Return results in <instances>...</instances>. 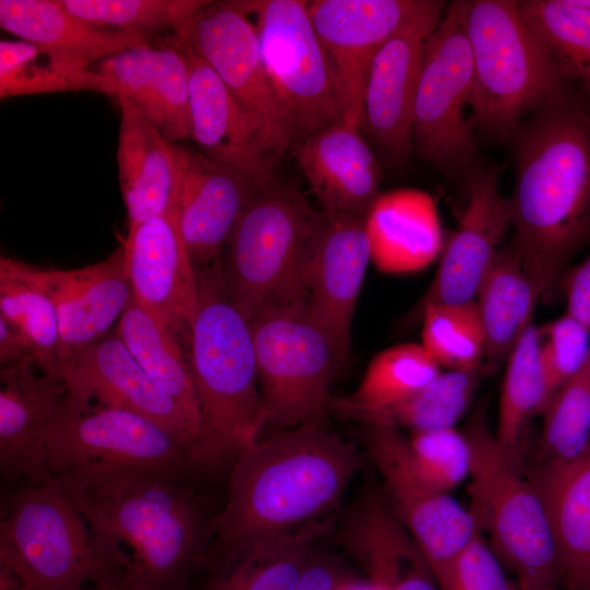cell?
<instances>
[{"label":"cell","instance_id":"obj_1","mask_svg":"<svg viewBox=\"0 0 590 590\" xmlns=\"http://www.w3.org/2000/svg\"><path fill=\"white\" fill-rule=\"evenodd\" d=\"M192 476L92 463L51 479L95 533L130 550L125 580L132 590H188L217 515Z\"/></svg>","mask_w":590,"mask_h":590},{"label":"cell","instance_id":"obj_2","mask_svg":"<svg viewBox=\"0 0 590 590\" xmlns=\"http://www.w3.org/2000/svg\"><path fill=\"white\" fill-rule=\"evenodd\" d=\"M511 142L510 243L544 294L590 238V113L567 92L524 120Z\"/></svg>","mask_w":590,"mask_h":590},{"label":"cell","instance_id":"obj_3","mask_svg":"<svg viewBox=\"0 0 590 590\" xmlns=\"http://www.w3.org/2000/svg\"><path fill=\"white\" fill-rule=\"evenodd\" d=\"M361 464L356 447L322 420L260 438L229 469L227 499L203 565L255 540L320 522Z\"/></svg>","mask_w":590,"mask_h":590},{"label":"cell","instance_id":"obj_4","mask_svg":"<svg viewBox=\"0 0 590 590\" xmlns=\"http://www.w3.org/2000/svg\"><path fill=\"white\" fill-rule=\"evenodd\" d=\"M219 259L197 269V304L184 342L201 413L194 463L212 474L231 469L266 425L250 323L227 295Z\"/></svg>","mask_w":590,"mask_h":590},{"label":"cell","instance_id":"obj_5","mask_svg":"<svg viewBox=\"0 0 590 590\" xmlns=\"http://www.w3.org/2000/svg\"><path fill=\"white\" fill-rule=\"evenodd\" d=\"M0 521V564L23 590H91L121 582L130 557L99 536L51 477L10 493Z\"/></svg>","mask_w":590,"mask_h":590},{"label":"cell","instance_id":"obj_6","mask_svg":"<svg viewBox=\"0 0 590 590\" xmlns=\"http://www.w3.org/2000/svg\"><path fill=\"white\" fill-rule=\"evenodd\" d=\"M462 7L476 134L511 142L523 118L567 93L568 81L523 20L519 1L462 0Z\"/></svg>","mask_w":590,"mask_h":590},{"label":"cell","instance_id":"obj_7","mask_svg":"<svg viewBox=\"0 0 590 590\" xmlns=\"http://www.w3.org/2000/svg\"><path fill=\"white\" fill-rule=\"evenodd\" d=\"M326 221L327 212L282 182L250 202L219 259L227 295L249 323L267 308L307 299L309 269Z\"/></svg>","mask_w":590,"mask_h":590},{"label":"cell","instance_id":"obj_8","mask_svg":"<svg viewBox=\"0 0 590 590\" xmlns=\"http://www.w3.org/2000/svg\"><path fill=\"white\" fill-rule=\"evenodd\" d=\"M464 435L471 448V512L486 529L493 551L518 578L521 588L555 587L557 548L546 509L533 482L517 470L514 452L504 448L479 405Z\"/></svg>","mask_w":590,"mask_h":590},{"label":"cell","instance_id":"obj_9","mask_svg":"<svg viewBox=\"0 0 590 590\" xmlns=\"http://www.w3.org/2000/svg\"><path fill=\"white\" fill-rule=\"evenodd\" d=\"M473 67L462 0L450 2L424 47L413 110V149L470 191L484 170L471 108Z\"/></svg>","mask_w":590,"mask_h":590},{"label":"cell","instance_id":"obj_10","mask_svg":"<svg viewBox=\"0 0 590 590\" xmlns=\"http://www.w3.org/2000/svg\"><path fill=\"white\" fill-rule=\"evenodd\" d=\"M250 329L264 427L283 430L322 420L332 378L344 362L307 299L262 310Z\"/></svg>","mask_w":590,"mask_h":590},{"label":"cell","instance_id":"obj_11","mask_svg":"<svg viewBox=\"0 0 590 590\" xmlns=\"http://www.w3.org/2000/svg\"><path fill=\"white\" fill-rule=\"evenodd\" d=\"M268 79L291 131L293 145L342 123L327 54L308 1L249 0Z\"/></svg>","mask_w":590,"mask_h":590},{"label":"cell","instance_id":"obj_12","mask_svg":"<svg viewBox=\"0 0 590 590\" xmlns=\"http://www.w3.org/2000/svg\"><path fill=\"white\" fill-rule=\"evenodd\" d=\"M92 463L199 473L190 446L157 423L68 392L45 435L47 476Z\"/></svg>","mask_w":590,"mask_h":590},{"label":"cell","instance_id":"obj_13","mask_svg":"<svg viewBox=\"0 0 590 590\" xmlns=\"http://www.w3.org/2000/svg\"><path fill=\"white\" fill-rule=\"evenodd\" d=\"M251 17L249 0L210 1L176 38L215 72L276 165L293 139L263 67Z\"/></svg>","mask_w":590,"mask_h":590},{"label":"cell","instance_id":"obj_14","mask_svg":"<svg viewBox=\"0 0 590 590\" xmlns=\"http://www.w3.org/2000/svg\"><path fill=\"white\" fill-rule=\"evenodd\" d=\"M369 456L385 495L408 529L440 590H447L453 564L479 530L471 510L427 483L415 470L398 428L369 426Z\"/></svg>","mask_w":590,"mask_h":590},{"label":"cell","instance_id":"obj_15","mask_svg":"<svg viewBox=\"0 0 590 590\" xmlns=\"http://www.w3.org/2000/svg\"><path fill=\"white\" fill-rule=\"evenodd\" d=\"M446 2L420 0L370 66L364 93L366 128L385 164L399 168L413 150V110L426 42Z\"/></svg>","mask_w":590,"mask_h":590},{"label":"cell","instance_id":"obj_16","mask_svg":"<svg viewBox=\"0 0 590 590\" xmlns=\"http://www.w3.org/2000/svg\"><path fill=\"white\" fill-rule=\"evenodd\" d=\"M420 0H314L308 12L327 54L342 122L364 128V93L370 66Z\"/></svg>","mask_w":590,"mask_h":590},{"label":"cell","instance_id":"obj_17","mask_svg":"<svg viewBox=\"0 0 590 590\" xmlns=\"http://www.w3.org/2000/svg\"><path fill=\"white\" fill-rule=\"evenodd\" d=\"M61 379L78 400L128 410L157 423L187 442L194 460L199 429L139 365L116 329L66 361Z\"/></svg>","mask_w":590,"mask_h":590},{"label":"cell","instance_id":"obj_18","mask_svg":"<svg viewBox=\"0 0 590 590\" xmlns=\"http://www.w3.org/2000/svg\"><path fill=\"white\" fill-rule=\"evenodd\" d=\"M121 246L134 299L184 344L197 304L198 281L176 210L128 226Z\"/></svg>","mask_w":590,"mask_h":590},{"label":"cell","instance_id":"obj_19","mask_svg":"<svg viewBox=\"0 0 590 590\" xmlns=\"http://www.w3.org/2000/svg\"><path fill=\"white\" fill-rule=\"evenodd\" d=\"M500 168L485 167L473 185L460 223L444 247L429 287L404 318L408 327L432 304H463L477 288L510 224L508 199L499 191Z\"/></svg>","mask_w":590,"mask_h":590},{"label":"cell","instance_id":"obj_20","mask_svg":"<svg viewBox=\"0 0 590 590\" xmlns=\"http://www.w3.org/2000/svg\"><path fill=\"white\" fill-rule=\"evenodd\" d=\"M176 212L196 267L214 263L250 202L262 191L241 172L179 145Z\"/></svg>","mask_w":590,"mask_h":590},{"label":"cell","instance_id":"obj_21","mask_svg":"<svg viewBox=\"0 0 590 590\" xmlns=\"http://www.w3.org/2000/svg\"><path fill=\"white\" fill-rule=\"evenodd\" d=\"M23 266L57 308L62 365L106 337L132 297L122 246L106 259L79 269L43 268L24 261Z\"/></svg>","mask_w":590,"mask_h":590},{"label":"cell","instance_id":"obj_22","mask_svg":"<svg viewBox=\"0 0 590 590\" xmlns=\"http://www.w3.org/2000/svg\"><path fill=\"white\" fill-rule=\"evenodd\" d=\"M164 138L176 143L191 139L190 68L174 39L113 54L93 67Z\"/></svg>","mask_w":590,"mask_h":590},{"label":"cell","instance_id":"obj_23","mask_svg":"<svg viewBox=\"0 0 590 590\" xmlns=\"http://www.w3.org/2000/svg\"><path fill=\"white\" fill-rule=\"evenodd\" d=\"M31 355L0 369V472L2 479L47 481L45 435L69 392L63 380L35 373Z\"/></svg>","mask_w":590,"mask_h":590},{"label":"cell","instance_id":"obj_24","mask_svg":"<svg viewBox=\"0 0 590 590\" xmlns=\"http://www.w3.org/2000/svg\"><path fill=\"white\" fill-rule=\"evenodd\" d=\"M189 62L191 139L209 160L233 167L255 180L262 191L281 181L247 114L215 72L186 44Z\"/></svg>","mask_w":590,"mask_h":590},{"label":"cell","instance_id":"obj_25","mask_svg":"<svg viewBox=\"0 0 590 590\" xmlns=\"http://www.w3.org/2000/svg\"><path fill=\"white\" fill-rule=\"evenodd\" d=\"M370 260L365 217L327 212L309 269L307 304L334 341L344 363L351 346L354 310Z\"/></svg>","mask_w":590,"mask_h":590},{"label":"cell","instance_id":"obj_26","mask_svg":"<svg viewBox=\"0 0 590 590\" xmlns=\"http://www.w3.org/2000/svg\"><path fill=\"white\" fill-rule=\"evenodd\" d=\"M295 153L322 211L367 216L380 194L382 169L359 131L334 125L296 145Z\"/></svg>","mask_w":590,"mask_h":590},{"label":"cell","instance_id":"obj_27","mask_svg":"<svg viewBox=\"0 0 590 590\" xmlns=\"http://www.w3.org/2000/svg\"><path fill=\"white\" fill-rule=\"evenodd\" d=\"M120 108L117 164L128 226L176 210L179 145L168 141L125 98Z\"/></svg>","mask_w":590,"mask_h":590},{"label":"cell","instance_id":"obj_28","mask_svg":"<svg viewBox=\"0 0 590 590\" xmlns=\"http://www.w3.org/2000/svg\"><path fill=\"white\" fill-rule=\"evenodd\" d=\"M554 535L559 579L568 590H590V447L568 463H545L531 480Z\"/></svg>","mask_w":590,"mask_h":590},{"label":"cell","instance_id":"obj_29","mask_svg":"<svg viewBox=\"0 0 590 590\" xmlns=\"http://www.w3.org/2000/svg\"><path fill=\"white\" fill-rule=\"evenodd\" d=\"M0 25L21 40L90 66L153 44L138 34L93 25L70 13L59 0H1Z\"/></svg>","mask_w":590,"mask_h":590},{"label":"cell","instance_id":"obj_30","mask_svg":"<svg viewBox=\"0 0 590 590\" xmlns=\"http://www.w3.org/2000/svg\"><path fill=\"white\" fill-rule=\"evenodd\" d=\"M371 261L386 273L422 270L441 250L434 205L413 190L380 193L365 217Z\"/></svg>","mask_w":590,"mask_h":590},{"label":"cell","instance_id":"obj_31","mask_svg":"<svg viewBox=\"0 0 590 590\" xmlns=\"http://www.w3.org/2000/svg\"><path fill=\"white\" fill-rule=\"evenodd\" d=\"M326 522L268 535L203 565V590H293Z\"/></svg>","mask_w":590,"mask_h":590},{"label":"cell","instance_id":"obj_32","mask_svg":"<svg viewBox=\"0 0 590 590\" xmlns=\"http://www.w3.org/2000/svg\"><path fill=\"white\" fill-rule=\"evenodd\" d=\"M542 295L516 247L510 241L499 247L475 295L485 334L487 368L508 358L532 323Z\"/></svg>","mask_w":590,"mask_h":590},{"label":"cell","instance_id":"obj_33","mask_svg":"<svg viewBox=\"0 0 590 590\" xmlns=\"http://www.w3.org/2000/svg\"><path fill=\"white\" fill-rule=\"evenodd\" d=\"M116 332L145 373L180 406L201 434V413L187 352L179 339L133 297Z\"/></svg>","mask_w":590,"mask_h":590},{"label":"cell","instance_id":"obj_34","mask_svg":"<svg viewBox=\"0 0 590 590\" xmlns=\"http://www.w3.org/2000/svg\"><path fill=\"white\" fill-rule=\"evenodd\" d=\"M441 367L421 344L402 343L376 354L351 394L330 398L328 408L339 416L363 423L392 408L430 382Z\"/></svg>","mask_w":590,"mask_h":590},{"label":"cell","instance_id":"obj_35","mask_svg":"<svg viewBox=\"0 0 590 590\" xmlns=\"http://www.w3.org/2000/svg\"><path fill=\"white\" fill-rule=\"evenodd\" d=\"M0 316L21 333L42 373L61 379L60 324L55 303L30 278L22 260L3 256L0 258Z\"/></svg>","mask_w":590,"mask_h":590},{"label":"cell","instance_id":"obj_36","mask_svg":"<svg viewBox=\"0 0 590 590\" xmlns=\"http://www.w3.org/2000/svg\"><path fill=\"white\" fill-rule=\"evenodd\" d=\"M92 91L115 98L111 82L93 69L24 40L0 42V97Z\"/></svg>","mask_w":590,"mask_h":590},{"label":"cell","instance_id":"obj_37","mask_svg":"<svg viewBox=\"0 0 590 590\" xmlns=\"http://www.w3.org/2000/svg\"><path fill=\"white\" fill-rule=\"evenodd\" d=\"M550 392L540 357V332L529 324L507 358L496 438L515 451L531 417L542 413Z\"/></svg>","mask_w":590,"mask_h":590},{"label":"cell","instance_id":"obj_38","mask_svg":"<svg viewBox=\"0 0 590 590\" xmlns=\"http://www.w3.org/2000/svg\"><path fill=\"white\" fill-rule=\"evenodd\" d=\"M519 9L565 79L590 91V10L576 0H523Z\"/></svg>","mask_w":590,"mask_h":590},{"label":"cell","instance_id":"obj_39","mask_svg":"<svg viewBox=\"0 0 590 590\" xmlns=\"http://www.w3.org/2000/svg\"><path fill=\"white\" fill-rule=\"evenodd\" d=\"M481 369L440 371L403 402L368 416V426L406 427L412 433L455 427L468 410Z\"/></svg>","mask_w":590,"mask_h":590},{"label":"cell","instance_id":"obj_40","mask_svg":"<svg viewBox=\"0 0 590 590\" xmlns=\"http://www.w3.org/2000/svg\"><path fill=\"white\" fill-rule=\"evenodd\" d=\"M73 15L99 27L138 34L158 42L169 32L182 34L210 1L204 0H59Z\"/></svg>","mask_w":590,"mask_h":590},{"label":"cell","instance_id":"obj_41","mask_svg":"<svg viewBox=\"0 0 590 590\" xmlns=\"http://www.w3.org/2000/svg\"><path fill=\"white\" fill-rule=\"evenodd\" d=\"M418 320L422 321L421 345L440 367L481 369L486 343L475 299L427 305Z\"/></svg>","mask_w":590,"mask_h":590},{"label":"cell","instance_id":"obj_42","mask_svg":"<svg viewBox=\"0 0 590 590\" xmlns=\"http://www.w3.org/2000/svg\"><path fill=\"white\" fill-rule=\"evenodd\" d=\"M546 463H568L590 447V354L585 365L548 400L543 412Z\"/></svg>","mask_w":590,"mask_h":590},{"label":"cell","instance_id":"obj_43","mask_svg":"<svg viewBox=\"0 0 590 590\" xmlns=\"http://www.w3.org/2000/svg\"><path fill=\"white\" fill-rule=\"evenodd\" d=\"M408 447L417 473L441 492L447 493L470 474V444L455 427L413 433Z\"/></svg>","mask_w":590,"mask_h":590},{"label":"cell","instance_id":"obj_44","mask_svg":"<svg viewBox=\"0 0 590 590\" xmlns=\"http://www.w3.org/2000/svg\"><path fill=\"white\" fill-rule=\"evenodd\" d=\"M540 357L550 398L586 363L590 331L567 312L539 328Z\"/></svg>","mask_w":590,"mask_h":590},{"label":"cell","instance_id":"obj_45","mask_svg":"<svg viewBox=\"0 0 590 590\" xmlns=\"http://www.w3.org/2000/svg\"><path fill=\"white\" fill-rule=\"evenodd\" d=\"M368 580L377 590H440L412 539L401 540L384 551L371 566Z\"/></svg>","mask_w":590,"mask_h":590},{"label":"cell","instance_id":"obj_46","mask_svg":"<svg viewBox=\"0 0 590 590\" xmlns=\"http://www.w3.org/2000/svg\"><path fill=\"white\" fill-rule=\"evenodd\" d=\"M503 566L477 531L458 555L447 590H520V586L506 576Z\"/></svg>","mask_w":590,"mask_h":590},{"label":"cell","instance_id":"obj_47","mask_svg":"<svg viewBox=\"0 0 590 590\" xmlns=\"http://www.w3.org/2000/svg\"><path fill=\"white\" fill-rule=\"evenodd\" d=\"M566 312L590 331V256L563 278Z\"/></svg>","mask_w":590,"mask_h":590},{"label":"cell","instance_id":"obj_48","mask_svg":"<svg viewBox=\"0 0 590 590\" xmlns=\"http://www.w3.org/2000/svg\"><path fill=\"white\" fill-rule=\"evenodd\" d=\"M346 578L335 559L312 551L293 590H339Z\"/></svg>","mask_w":590,"mask_h":590},{"label":"cell","instance_id":"obj_49","mask_svg":"<svg viewBox=\"0 0 590 590\" xmlns=\"http://www.w3.org/2000/svg\"><path fill=\"white\" fill-rule=\"evenodd\" d=\"M27 345L21 333L0 316V366H9L27 357Z\"/></svg>","mask_w":590,"mask_h":590},{"label":"cell","instance_id":"obj_50","mask_svg":"<svg viewBox=\"0 0 590 590\" xmlns=\"http://www.w3.org/2000/svg\"><path fill=\"white\" fill-rule=\"evenodd\" d=\"M339 590H377L368 580L358 581L351 578H346Z\"/></svg>","mask_w":590,"mask_h":590},{"label":"cell","instance_id":"obj_51","mask_svg":"<svg viewBox=\"0 0 590 590\" xmlns=\"http://www.w3.org/2000/svg\"><path fill=\"white\" fill-rule=\"evenodd\" d=\"M91 590H132V588L123 579L121 582L107 585L103 587H95V588H92Z\"/></svg>","mask_w":590,"mask_h":590},{"label":"cell","instance_id":"obj_52","mask_svg":"<svg viewBox=\"0 0 590 590\" xmlns=\"http://www.w3.org/2000/svg\"><path fill=\"white\" fill-rule=\"evenodd\" d=\"M520 590H555V587H530V588H521Z\"/></svg>","mask_w":590,"mask_h":590},{"label":"cell","instance_id":"obj_53","mask_svg":"<svg viewBox=\"0 0 590 590\" xmlns=\"http://www.w3.org/2000/svg\"><path fill=\"white\" fill-rule=\"evenodd\" d=\"M578 4L590 10V0H576Z\"/></svg>","mask_w":590,"mask_h":590}]
</instances>
